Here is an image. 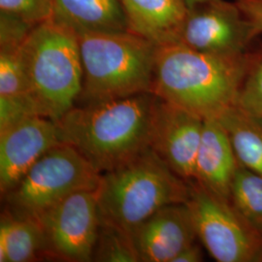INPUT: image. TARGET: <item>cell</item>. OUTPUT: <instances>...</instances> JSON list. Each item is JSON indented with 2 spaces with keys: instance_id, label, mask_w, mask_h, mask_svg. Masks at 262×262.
I'll return each instance as SVG.
<instances>
[{
  "instance_id": "7402d4cb",
  "label": "cell",
  "mask_w": 262,
  "mask_h": 262,
  "mask_svg": "<svg viewBox=\"0 0 262 262\" xmlns=\"http://www.w3.org/2000/svg\"><path fill=\"white\" fill-rule=\"evenodd\" d=\"M35 26L0 12V47H19Z\"/></svg>"
},
{
  "instance_id": "603a6c76",
  "label": "cell",
  "mask_w": 262,
  "mask_h": 262,
  "mask_svg": "<svg viewBox=\"0 0 262 262\" xmlns=\"http://www.w3.org/2000/svg\"><path fill=\"white\" fill-rule=\"evenodd\" d=\"M255 38L262 34V0H234Z\"/></svg>"
},
{
  "instance_id": "8fae6325",
  "label": "cell",
  "mask_w": 262,
  "mask_h": 262,
  "mask_svg": "<svg viewBox=\"0 0 262 262\" xmlns=\"http://www.w3.org/2000/svg\"><path fill=\"white\" fill-rule=\"evenodd\" d=\"M62 144L56 122L32 116L0 130V190L15 187L39 159Z\"/></svg>"
},
{
  "instance_id": "6da1fadb",
  "label": "cell",
  "mask_w": 262,
  "mask_h": 262,
  "mask_svg": "<svg viewBox=\"0 0 262 262\" xmlns=\"http://www.w3.org/2000/svg\"><path fill=\"white\" fill-rule=\"evenodd\" d=\"M156 100L143 93L75 105L56 121L60 141L103 174L149 148Z\"/></svg>"
},
{
  "instance_id": "ac0fdd59",
  "label": "cell",
  "mask_w": 262,
  "mask_h": 262,
  "mask_svg": "<svg viewBox=\"0 0 262 262\" xmlns=\"http://www.w3.org/2000/svg\"><path fill=\"white\" fill-rule=\"evenodd\" d=\"M230 201L262 237V177L239 166L231 187Z\"/></svg>"
},
{
  "instance_id": "e0dca14e",
  "label": "cell",
  "mask_w": 262,
  "mask_h": 262,
  "mask_svg": "<svg viewBox=\"0 0 262 262\" xmlns=\"http://www.w3.org/2000/svg\"><path fill=\"white\" fill-rule=\"evenodd\" d=\"M215 120L227 132L239 164L262 177V120L236 105Z\"/></svg>"
},
{
  "instance_id": "9a60e30c",
  "label": "cell",
  "mask_w": 262,
  "mask_h": 262,
  "mask_svg": "<svg viewBox=\"0 0 262 262\" xmlns=\"http://www.w3.org/2000/svg\"><path fill=\"white\" fill-rule=\"evenodd\" d=\"M50 19L77 35L130 30L120 0H53Z\"/></svg>"
},
{
  "instance_id": "d6986e66",
  "label": "cell",
  "mask_w": 262,
  "mask_h": 262,
  "mask_svg": "<svg viewBox=\"0 0 262 262\" xmlns=\"http://www.w3.org/2000/svg\"><path fill=\"white\" fill-rule=\"evenodd\" d=\"M236 106L262 120V42L258 39L248 51Z\"/></svg>"
},
{
  "instance_id": "4fadbf2b",
  "label": "cell",
  "mask_w": 262,
  "mask_h": 262,
  "mask_svg": "<svg viewBox=\"0 0 262 262\" xmlns=\"http://www.w3.org/2000/svg\"><path fill=\"white\" fill-rule=\"evenodd\" d=\"M239 166L225 127L215 119L204 120L194 181L216 196L230 201L231 187Z\"/></svg>"
},
{
  "instance_id": "cb8c5ba5",
  "label": "cell",
  "mask_w": 262,
  "mask_h": 262,
  "mask_svg": "<svg viewBox=\"0 0 262 262\" xmlns=\"http://www.w3.org/2000/svg\"><path fill=\"white\" fill-rule=\"evenodd\" d=\"M203 258L204 256L201 248L194 242L179 253L173 262H199L203 261Z\"/></svg>"
},
{
  "instance_id": "7a4b0ae2",
  "label": "cell",
  "mask_w": 262,
  "mask_h": 262,
  "mask_svg": "<svg viewBox=\"0 0 262 262\" xmlns=\"http://www.w3.org/2000/svg\"><path fill=\"white\" fill-rule=\"evenodd\" d=\"M248 51L216 56L176 42L158 46L151 93L204 120L217 119L236 105Z\"/></svg>"
},
{
  "instance_id": "277c9868",
  "label": "cell",
  "mask_w": 262,
  "mask_h": 262,
  "mask_svg": "<svg viewBox=\"0 0 262 262\" xmlns=\"http://www.w3.org/2000/svg\"><path fill=\"white\" fill-rule=\"evenodd\" d=\"M28 92L39 116L58 121L71 110L83 88L75 32L48 19L31 29L19 48Z\"/></svg>"
},
{
  "instance_id": "ba28073f",
  "label": "cell",
  "mask_w": 262,
  "mask_h": 262,
  "mask_svg": "<svg viewBox=\"0 0 262 262\" xmlns=\"http://www.w3.org/2000/svg\"><path fill=\"white\" fill-rule=\"evenodd\" d=\"M47 240L50 256L66 261H93L99 216L96 190L77 191L35 219Z\"/></svg>"
},
{
  "instance_id": "2e32d148",
  "label": "cell",
  "mask_w": 262,
  "mask_h": 262,
  "mask_svg": "<svg viewBox=\"0 0 262 262\" xmlns=\"http://www.w3.org/2000/svg\"><path fill=\"white\" fill-rule=\"evenodd\" d=\"M51 257L47 240L37 221L3 212L0 223V262L35 261Z\"/></svg>"
},
{
  "instance_id": "7c38bea8",
  "label": "cell",
  "mask_w": 262,
  "mask_h": 262,
  "mask_svg": "<svg viewBox=\"0 0 262 262\" xmlns=\"http://www.w3.org/2000/svg\"><path fill=\"white\" fill-rule=\"evenodd\" d=\"M139 262H173L197 234L186 203L163 207L132 233Z\"/></svg>"
},
{
  "instance_id": "30bf717a",
  "label": "cell",
  "mask_w": 262,
  "mask_h": 262,
  "mask_svg": "<svg viewBox=\"0 0 262 262\" xmlns=\"http://www.w3.org/2000/svg\"><path fill=\"white\" fill-rule=\"evenodd\" d=\"M204 119L157 96L150 122L149 148L174 173L195 179V161Z\"/></svg>"
},
{
  "instance_id": "5b68a950",
  "label": "cell",
  "mask_w": 262,
  "mask_h": 262,
  "mask_svg": "<svg viewBox=\"0 0 262 262\" xmlns=\"http://www.w3.org/2000/svg\"><path fill=\"white\" fill-rule=\"evenodd\" d=\"M83 104L151 93L158 45L130 30L78 35Z\"/></svg>"
},
{
  "instance_id": "8992f818",
  "label": "cell",
  "mask_w": 262,
  "mask_h": 262,
  "mask_svg": "<svg viewBox=\"0 0 262 262\" xmlns=\"http://www.w3.org/2000/svg\"><path fill=\"white\" fill-rule=\"evenodd\" d=\"M101 174L72 147L59 144L46 152L19 183L3 194L4 212L35 220L70 194L96 190Z\"/></svg>"
},
{
  "instance_id": "44dd1931",
  "label": "cell",
  "mask_w": 262,
  "mask_h": 262,
  "mask_svg": "<svg viewBox=\"0 0 262 262\" xmlns=\"http://www.w3.org/2000/svg\"><path fill=\"white\" fill-rule=\"evenodd\" d=\"M53 0H0V12L36 26L51 18Z\"/></svg>"
},
{
  "instance_id": "5bb4252c",
  "label": "cell",
  "mask_w": 262,
  "mask_h": 262,
  "mask_svg": "<svg viewBox=\"0 0 262 262\" xmlns=\"http://www.w3.org/2000/svg\"><path fill=\"white\" fill-rule=\"evenodd\" d=\"M129 29L156 45L175 43L187 16L185 0H120Z\"/></svg>"
},
{
  "instance_id": "9c48e42d",
  "label": "cell",
  "mask_w": 262,
  "mask_h": 262,
  "mask_svg": "<svg viewBox=\"0 0 262 262\" xmlns=\"http://www.w3.org/2000/svg\"><path fill=\"white\" fill-rule=\"evenodd\" d=\"M258 39L234 1L210 0L187 8L176 43L216 56L246 53Z\"/></svg>"
},
{
  "instance_id": "d4e9b609",
  "label": "cell",
  "mask_w": 262,
  "mask_h": 262,
  "mask_svg": "<svg viewBox=\"0 0 262 262\" xmlns=\"http://www.w3.org/2000/svg\"><path fill=\"white\" fill-rule=\"evenodd\" d=\"M185 1L187 3V8H190V7L194 6V5L203 3V2H207V1H210V0H185Z\"/></svg>"
},
{
  "instance_id": "3957f363",
  "label": "cell",
  "mask_w": 262,
  "mask_h": 262,
  "mask_svg": "<svg viewBox=\"0 0 262 262\" xmlns=\"http://www.w3.org/2000/svg\"><path fill=\"white\" fill-rule=\"evenodd\" d=\"M96 194L99 225L132 235L159 209L186 203L189 182L174 173L147 148L120 166L101 174Z\"/></svg>"
},
{
  "instance_id": "52a82bcc",
  "label": "cell",
  "mask_w": 262,
  "mask_h": 262,
  "mask_svg": "<svg viewBox=\"0 0 262 262\" xmlns=\"http://www.w3.org/2000/svg\"><path fill=\"white\" fill-rule=\"evenodd\" d=\"M187 208L197 238L219 262L261 261L262 237L233 206L196 181L189 182Z\"/></svg>"
},
{
  "instance_id": "ffe728a7",
  "label": "cell",
  "mask_w": 262,
  "mask_h": 262,
  "mask_svg": "<svg viewBox=\"0 0 262 262\" xmlns=\"http://www.w3.org/2000/svg\"><path fill=\"white\" fill-rule=\"evenodd\" d=\"M93 261L139 262L132 236L112 226L99 225Z\"/></svg>"
}]
</instances>
